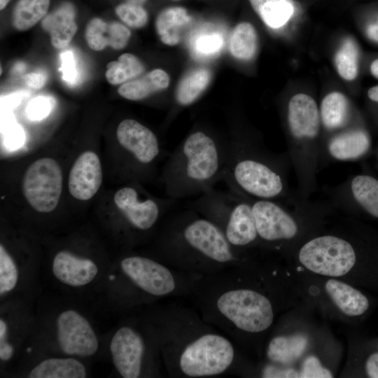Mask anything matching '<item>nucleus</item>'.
I'll return each mask as SVG.
<instances>
[{"label": "nucleus", "mask_w": 378, "mask_h": 378, "mask_svg": "<svg viewBox=\"0 0 378 378\" xmlns=\"http://www.w3.org/2000/svg\"><path fill=\"white\" fill-rule=\"evenodd\" d=\"M146 1V0H127L126 2L142 6Z\"/></svg>", "instance_id": "a18cd8bd"}, {"label": "nucleus", "mask_w": 378, "mask_h": 378, "mask_svg": "<svg viewBox=\"0 0 378 378\" xmlns=\"http://www.w3.org/2000/svg\"><path fill=\"white\" fill-rule=\"evenodd\" d=\"M9 1L10 0H0V9H4Z\"/></svg>", "instance_id": "49530a36"}, {"label": "nucleus", "mask_w": 378, "mask_h": 378, "mask_svg": "<svg viewBox=\"0 0 378 378\" xmlns=\"http://www.w3.org/2000/svg\"><path fill=\"white\" fill-rule=\"evenodd\" d=\"M191 21V17L184 8L172 7L164 9L158 15L155 27L163 43L175 46L180 42L183 31Z\"/></svg>", "instance_id": "a878e982"}, {"label": "nucleus", "mask_w": 378, "mask_h": 378, "mask_svg": "<svg viewBox=\"0 0 378 378\" xmlns=\"http://www.w3.org/2000/svg\"><path fill=\"white\" fill-rule=\"evenodd\" d=\"M169 84V75L164 70L156 69L139 78L123 83L118 92L125 99L139 101L167 88Z\"/></svg>", "instance_id": "b1692460"}, {"label": "nucleus", "mask_w": 378, "mask_h": 378, "mask_svg": "<svg viewBox=\"0 0 378 378\" xmlns=\"http://www.w3.org/2000/svg\"><path fill=\"white\" fill-rule=\"evenodd\" d=\"M335 62L341 77L347 80L356 78L358 71V48L354 39L348 37L342 41Z\"/></svg>", "instance_id": "2f4dec72"}, {"label": "nucleus", "mask_w": 378, "mask_h": 378, "mask_svg": "<svg viewBox=\"0 0 378 378\" xmlns=\"http://www.w3.org/2000/svg\"><path fill=\"white\" fill-rule=\"evenodd\" d=\"M115 13L122 21L133 28H141L148 22V13L141 6L125 2L115 8Z\"/></svg>", "instance_id": "72a5a7b5"}, {"label": "nucleus", "mask_w": 378, "mask_h": 378, "mask_svg": "<svg viewBox=\"0 0 378 378\" xmlns=\"http://www.w3.org/2000/svg\"><path fill=\"white\" fill-rule=\"evenodd\" d=\"M46 80L47 76L41 72H32L24 76L25 83L34 89H41L43 88Z\"/></svg>", "instance_id": "a19ab883"}, {"label": "nucleus", "mask_w": 378, "mask_h": 378, "mask_svg": "<svg viewBox=\"0 0 378 378\" xmlns=\"http://www.w3.org/2000/svg\"><path fill=\"white\" fill-rule=\"evenodd\" d=\"M62 190V174L56 160L43 158L26 170L22 182L24 197L40 213L52 211L58 204Z\"/></svg>", "instance_id": "4468645a"}, {"label": "nucleus", "mask_w": 378, "mask_h": 378, "mask_svg": "<svg viewBox=\"0 0 378 378\" xmlns=\"http://www.w3.org/2000/svg\"><path fill=\"white\" fill-rule=\"evenodd\" d=\"M34 300L13 298L1 302L0 363L1 370L18 365L35 324Z\"/></svg>", "instance_id": "9b49d317"}, {"label": "nucleus", "mask_w": 378, "mask_h": 378, "mask_svg": "<svg viewBox=\"0 0 378 378\" xmlns=\"http://www.w3.org/2000/svg\"><path fill=\"white\" fill-rule=\"evenodd\" d=\"M332 207L345 211L360 209L378 218V180L368 174L355 175L323 188Z\"/></svg>", "instance_id": "2eb2a0df"}, {"label": "nucleus", "mask_w": 378, "mask_h": 378, "mask_svg": "<svg viewBox=\"0 0 378 378\" xmlns=\"http://www.w3.org/2000/svg\"><path fill=\"white\" fill-rule=\"evenodd\" d=\"M377 348H378V344H377Z\"/></svg>", "instance_id": "de8ad7c7"}, {"label": "nucleus", "mask_w": 378, "mask_h": 378, "mask_svg": "<svg viewBox=\"0 0 378 378\" xmlns=\"http://www.w3.org/2000/svg\"><path fill=\"white\" fill-rule=\"evenodd\" d=\"M228 144L203 130H195L172 152L163 181L168 197L202 195L223 181Z\"/></svg>", "instance_id": "0eeeda50"}, {"label": "nucleus", "mask_w": 378, "mask_h": 378, "mask_svg": "<svg viewBox=\"0 0 378 378\" xmlns=\"http://www.w3.org/2000/svg\"><path fill=\"white\" fill-rule=\"evenodd\" d=\"M368 95L372 101L378 102V85L370 88Z\"/></svg>", "instance_id": "37998d69"}, {"label": "nucleus", "mask_w": 378, "mask_h": 378, "mask_svg": "<svg viewBox=\"0 0 378 378\" xmlns=\"http://www.w3.org/2000/svg\"><path fill=\"white\" fill-rule=\"evenodd\" d=\"M258 37L255 28L248 22H241L234 29L230 40L231 54L241 60L251 59L257 50Z\"/></svg>", "instance_id": "c756f323"}, {"label": "nucleus", "mask_w": 378, "mask_h": 378, "mask_svg": "<svg viewBox=\"0 0 378 378\" xmlns=\"http://www.w3.org/2000/svg\"><path fill=\"white\" fill-rule=\"evenodd\" d=\"M211 80V73L204 68L190 71L178 83L175 100L179 106H186L196 101Z\"/></svg>", "instance_id": "cd10ccee"}, {"label": "nucleus", "mask_w": 378, "mask_h": 378, "mask_svg": "<svg viewBox=\"0 0 378 378\" xmlns=\"http://www.w3.org/2000/svg\"><path fill=\"white\" fill-rule=\"evenodd\" d=\"M22 377L29 378H85V360L73 356L41 355L25 358L18 365Z\"/></svg>", "instance_id": "a211bd4d"}, {"label": "nucleus", "mask_w": 378, "mask_h": 378, "mask_svg": "<svg viewBox=\"0 0 378 378\" xmlns=\"http://www.w3.org/2000/svg\"><path fill=\"white\" fill-rule=\"evenodd\" d=\"M228 155L223 181L244 196L293 202L298 199L288 185L292 167L287 151L277 153L255 140L234 136L227 142Z\"/></svg>", "instance_id": "423d86ee"}, {"label": "nucleus", "mask_w": 378, "mask_h": 378, "mask_svg": "<svg viewBox=\"0 0 378 378\" xmlns=\"http://www.w3.org/2000/svg\"><path fill=\"white\" fill-rule=\"evenodd\" d=\"M248 198L252 206L260 241L273 244L297 238L301 230L300 220L330 206L328 201L313 202L300 198L289 203Z\"/></svg>", "instance_id": "9d476101"}, {"label": "nucleus", "mask_w": 378, "mask_h": 378, "mask_svg": "<svg viewBox=\"0 0 378 378\" xmlns=\"http://www.w3.org/2000/svg\"><path fill=\"white\" fill-rule=\"evenodd\" d=\"M234 267L204 275L188 297L201 316L228 337L262 332L273 323L272 304L260 291L241 286Z\"/></svg>", "instance_id": "20e7f679"}, {"label": "nucleus", "mask_w": 378, "mask_h": 378, "mask_svg": "<svg viewBox=\"0 0 378 378\" xmlns=\"http://www.w3.org/2000/svg\"><path fill=\"white\" fill-rule=\"evenodd\" d=\"M261 375L265 378L300 377V374L294 369L274 364L266 365L262 370Z\"/></svg>", "instance_id": "4c0bfd02"}, {"label": "nucleus", "mask_w": 378, "mask_h": 378, "mask_svg": "<svg viewBox=\"0 0 378 378\" xmlns=\"http://www.w3.org/2000/svg\"><path fill=\"white\" fill-rule=\"evenodd\" d=\"M62 66L60 71L62 73L63 79L68 83H74L77 78V69L76 60L73 52L68 50L60 55Z\"/></svg>", "instance_id": "e433bc0d"}, {"label": "nucleus", "mask_w": 378, "mask_h": 378, "mask_svg": "<svg viewBox=\"0 0 378 378\" xmlns=\"http://www.w3.org/2000/svg\"><path fill=\"white\" fill-rule=\"evenodd\" d=\"M116 139L119 145L134 162L149 167L161 154L160 141L148 127L134 119H125L118 125Z\"/></svg>", "instance_id": "dca6fc26"}, {"label": "nucleus", "mask_w": 378, "mask_h": 378, "mask_svg": "<svg viewBox=\"0 0 378 378\" xmlns=\"http://www.w3.org/2000/svg\"><path fill=\"white\" fill-rule=\"evenodd\" d=\"M325 288L335 305L347 316H361L370 307L368 298L347 284L330 279L326 282Z\"/></svg>", "instance_id": "5701e85b"}, {"label": "nucleus", "mask_w": 378, "mask_h": 378, "mask_svg": "<svg viewBox=\"0 0 378 378\" xmlns=\"http://www.w3.org/2000/svg\"><path fill=\"white\" fill-rule=\"evenodd\" d=\"M106 68L105 76L111 85L123 84L144 71V66L139 59L130 53L121 55L118 61L109 62Z\"/></svg>", "instance_id": "7c9ffc66"}, {"label": "nucleus", "mask_w": 378, "mask_h": 378, "mask_svg": "<svg viewBox=\"0 0 378 378\" xmlns=\"http://www.w3.org/2000/svg\"><path fill=\"white\" fill-rule=\"evenodd\" d=\"M370 139L364 130L347 127L322 139L320 167L330 162L358 160L370 150Z\"/></svg>", "instance_id": "f3484780"}, {"label": "nucleus", "mask_w": 378, "mask_h": 378, "mask_svg": "<svg viewBox=\"0 0 378 378\" xmlns=\"http://www.w3.org/2000/svg\"><path fill=\"white\" fill-rule=\"evenodd\" d=\"M224 43L222 34L216 31L203 30L197 32L190 41V47L194 57L200 59L216 56Z\"/></svg>", "instance_id": "473e14b6"}, {"label": "nucleus", "mask_w": 378, "mask_h": 378, "mask_svg": "<svg viewBox=\"0 0 378 378\" xmlns=\"http://www.w3.org/2000/svg\"><path fill=\"white\" fill-rule=\"evenodd\" d=\"M127 316L111 332L108 353L122 378L158 377L163 364L155 333L139 310Z\"/></svg>", "instance_id": "6e6552de"}, {"label": "nucleus", "mask_w": 378, "mask_h": 378, "mask_svg": "<svg viewBox=\"0 0 378 378\" xmlns=\"http://www.w3.org/2000/svg\"><path fill=\"white\" fill-rule=\"evenodd\" d=\"M300 377L302 378H331L332 373L324 368L319 360L313 356L307 357L303 362Z\"/></svg>", "instance_id": "c9c22d12"}, {"label": "nucleus", "mask_w": 378, "mask_h": 378, "mask_svg": "<svg viewBox=\"0 0 378 378\" xmlns=\"http://www.w3.org/2000/svg\"><path fill=\"white\" fill-rule=\"evenodd\" d=\"M24 140L23 130L19 125H12L6 133L5 142L9 148H18Z\"/></svg>", "instance_id": "58836bf2"}, {"label": "nucleus", "mask_w": 378, "mask_h": 378, "mask_svg": "<svg viewBox=\"0 0 378 378\" xmlns=\"http://www.w3.org/2000/svg\"><path fill=\"white\" fill-rule=\"evenodd\" d=\"M366 375L370 378H378V351L370 353L364 363Z\"/></svg>", "instance_id": "ea45409f"}, {"label": "nucleus", "mask_w": 378, "mask_h": 378, "mask_svg": "<svg viewBox=\"0 0 378 378\" xmlns=\"http://www.w3.org/2000/svg\"><path fill=\"white\" fill-rule=\"evenodd\" d=\"M255 12L270 27L284 26L294 13L293 0H249Z\"/></svg>", "instance_id": "bb28decb"}, {"label": "nucleus", "mask_w": 378, "mask_h": 378, "mask_svg": "<svg viewBox=\"0 0 378 378\" xmlns=\"http://www.w3.org/2000/svg\"><path fill=\"white\" fill-rule=\"evenodd\" d=\"M366 34L370 39L378 43V18L368 25Z\"/></svg>", "instance_id": "79ce46f5"}, {"label": "nucleus", "mask_w": 378, "mask_h": 378, "mask_svg": "<svg viewBox=\"0 0 378 378\" xmlns=\"http://www.w3.org/2000/svg\"><path fill=\"white\" fill-rule=\"evenodd\" d=\"M319 113L321 127L328 135L349 127L350 105L343 94L333 92L325 96L321 101Z\"/></svg>", "instance_id": "4be33fe9"}, {"label": "nucleus", "mask_w": 378, "mask_h": 378, "mask_svg": "<svg viewBox=\"0 0 378 378\" xmlns=\"http://www.w3.org/2000/svg\"><path fill=\"white\" fill-rule=\"evenodd\" d=\"M50 0H18L13 15V27L20 31H25L34 26L46 15Z\"/></svg>", "instance_id": "c85d7f7f"}, {"label": "nucleus", "mask_w": 378, "mask_h": 378, "mask_svg": "<svg viewBox=\"0 0 378 378\" xmlns=\"http://www.w3.org/2000/svg\"><path fill=\"white\" fill-rule=\"evenodd\" d=\"M113 202L123 218L128 239L132 243L138 237L148 234L160 221L162 214L172 207L176 200H157L141 196L137 188L125 186L116 191Z\"/></svg>", "instance_id": "ddd939ff"}, {"label": "nucleus", "mask_w": 378, "mask_h": 378, "mask_svg": "<svg viewBox=\"0 0 378 378\" xmlns=\"http://www.w3.org/2000/svg\"><path fill=\"white\" fill-rule=\"evenodd\" d=\"M298 258L306 268L314 273L340 276L355 266L358 255L354 245L346 238L323 234L303 244Z\"/></svg>", "instance_id": "f8f14e48"}, {"label": "nucleus", "mask_w": 378, "mask_h": 378, "mask_svg": "<svg viewBox=\"0 0 378 378\" xmlns=\"http://www.w3.org/2000/svg\"><path fill=\"white\" fill-rule=\"evenodd\" d=\"M308 339L302 334L273 337L267 348L272 364L287 366L299 359L305 351Z\"/></svg>", "instance_id": "393cba45"}, {"label": "nucleus", "mask_w": 378, "mask_h": 378, "mask_svg": "<svg viewBox=\"0 0 378 378\" xmlns=\"http://www.w3.org/2000/svg\"><path fill=\"white\" fill-rule=\"evenodd\" d=\"M85 36L88 46L100 51L110 46L115 50L124 48L131 36L130 29L118 22H106L94 18L86 26Z\"/></svg>", "instance_id": "aec40b11"}, {"label": "nucleus", "mask_w": 378, "mask_h": 378, "mask_svg": "<svg viewBox=\"0 0 378 378\" xmlns=\"http://www.w3.org/2000/svg\"><path fill=\"white\" fill-rule=\"evenodd\" d=\"M370 71L372 74L377 78H378V59L374 60L370 66Z\"/></svg>", "instance_id": "c03bdc74"}, {"label": "nucleus", "mask_w": 378, "mask_h": 378, "mask_svg": "<svg viewBox=\"0 0 378 378\" xmlns=\"http://www.w3.org/2000/svg\"><path fill=\"white\" fill-rule=\"evenodd\" d=\"M75 19L76 9L69 2L62 3L43 18L41 27L50 34L54 48L63 49L69 46L77 31Z\"/></svg>", "instance_id": "412c9836"}, {"label": "nucleus", "mask_w": 378, "mask_h": 378, "mask_svg": "<svg viewBox=\"0 0 378 378\" xmlns=\"http://www.w3.org/2000/svg\"><path fill=\"white\" fill-rule=\"evenodd\" d=\"M243 251L216 224L189 208L164 225L150 256L174 270L204 276L244 263Z\"/></svg>", "instance_id": "f03ea898"}, {"label": "nucleus", "mask_w": 378, "mask_h": 378, "mask_svg": "<svg viewBox=\"0 0 378 378\" xmlns=\"http://www.w3.org/2000/svg\"><path fill=\"white\" fill-rule=\"evenodd\" d=\"M102 182V165L98 155L85 151L74 162L69 176V191L76 199L88 200L99 190Z\"/></svg>", "instance_id": "6ab92c4d"}, {"label": "nucleus", "mask_w": 378, "mask_h": 378, "mask_svg": "<svg viewBox=\"0 0 378 378\" xmlns=\"http://www.w3.org/2000/svg\"><path fill=\"white\" fill-rule=\"evenodd\" d=\"M53 293V292H52ZM82 300L53 293L38 302L35 324L20 360L36 356H73L91 359L98 354L102 340Z\"/></svg>", "instance_id": "39448f33"}, {"label": "nucleus", "mask_w": 378, "mask_h": 378, "mask_svg": "<svg viewBox=\"0 0 378 378\" xmlns=\"http://www.w3.org/2000/svg\"><path fill=\"white\" fill-rule=\"evenodd\" d=\"M139 309L156 337L170 377H211L229 373L236 356L229 337L194 307L178 304Z\"/></svg>", "instance_id": "f257e3e1"}, {"label": "nucleus", "mask_w": 378, "mask_h": 378, "mask_svg": "<svg viewBox=\"0 0 378 378\" xmlns=\"http://www.w3.org/2000/svg\"><path fill=\"white\" fill-rule=\"evenodd\" d=\"M54 100L51 97L38 96L31 99L26 108L27 117L34 121L46 118L53 107Z\"/></svg>", "instance_id": "f704fd0d"}, {"label": "nucleus", "mask_w": 378, "mask_h": 378, "mask_svg": "<svg viewBox=\"0 0 378 378\" xmlns=\"http://www.w3.org/2000/svg\"><path fill=\"white\" fill-rule=\"evenodd\" d=\"M202 276L174 270L150 255L125 254L111 262L97 303L127 314L164 298L188 297Z\"/></svg>", "instance_id": "7ed1b4c3"}, {"label": "nucleus", "mask_w": 378, "mask_h": 378, "mask_svg": "<svg viewBox=\"0 0 378 378\" xmlns=\"http://www.w3.org/2000/svg\"><path fill=\"white\" fill-rule=\"evenodd\" d=\"M189 208L216 224L235 248L244 250L260 242L252 206L246 196L213 188L191 202Z\"/></svg>", "instance_id": "1a4fd4ad"}]
</instances>
